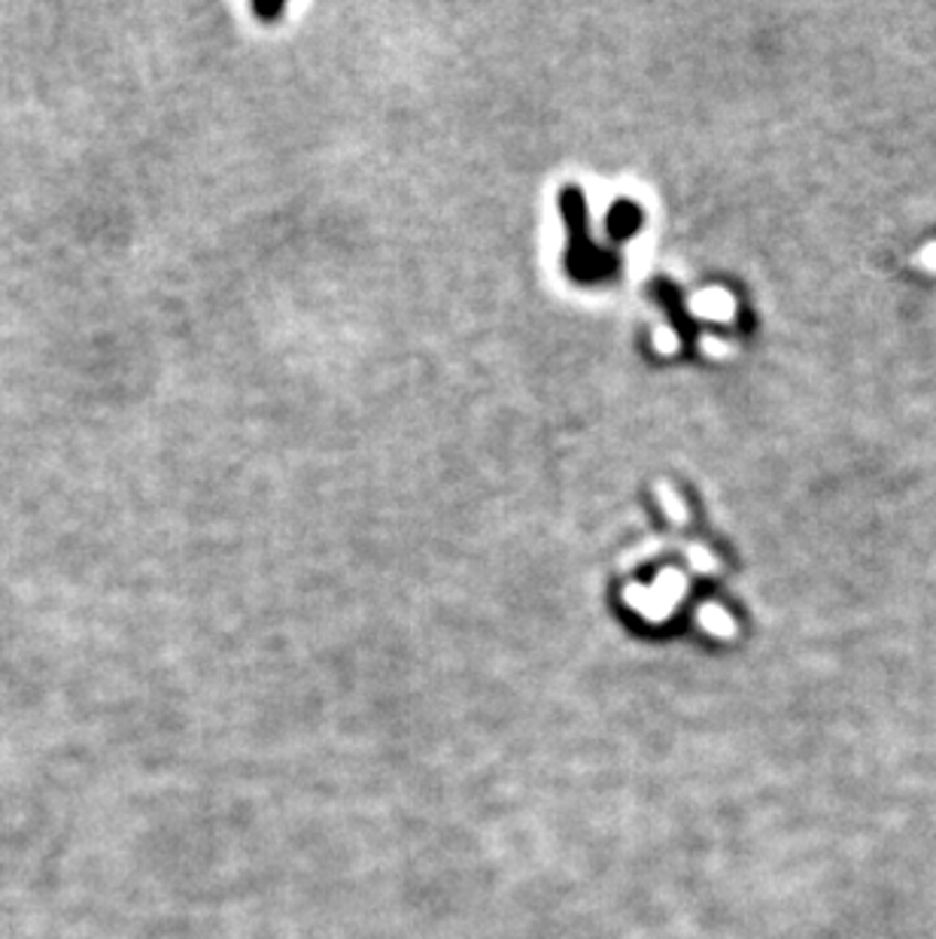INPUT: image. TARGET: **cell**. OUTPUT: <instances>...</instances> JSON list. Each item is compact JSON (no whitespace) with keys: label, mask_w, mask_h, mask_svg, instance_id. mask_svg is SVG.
Returning <instances> with one entry per match:
<instances>
[]
</instances>
